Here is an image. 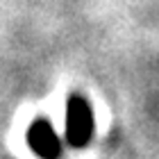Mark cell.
<instances>
[{
  "label": "cell",
  "instance_id": "cell-1",
  "mask_svg": "<svg viewBox=\"0 0 159 159\" xmlns=\"http://www.w3.org/2000/svg\"><path fill=\"white\" fill-rule=\"evenodd\" d=\"M96 120L89 100L80 93H70L66 100V141L73 148H84L91 141Z\"/></svg>",
  "mask_w": 159,
  "mask_h": 159
},
{
  "label": "cell",
  "instance_id": "cell-2",
  "mask_svg": "<svg viewBox=\"0 0 159 159\" xmlns=\"http://www.w3.org/2000/svg\"><path fill=\"white\" fill-rule=\"evenodd\" d=\"M27 146L41 159H59L61 157V141L46 118H37L27 127Z\"/></svg>",
  "mask_w": 159,
  "mask_h": 159
}]
</instances>
